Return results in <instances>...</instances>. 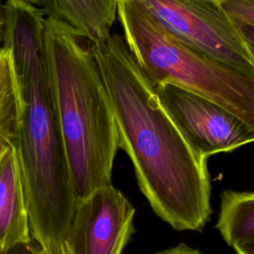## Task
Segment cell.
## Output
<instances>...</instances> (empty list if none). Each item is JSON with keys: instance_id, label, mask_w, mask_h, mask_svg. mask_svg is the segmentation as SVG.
<instances>
[{"instance_id": "obj_14", "label": "cell", "mask_w": 254, "mask_h": 254, "mask_svg": "<svg viewBox=\"0 0 254 254\" xmlns=\"http://www.w3.org/2000/svg\"><path fill=\"white\" fill-rule=\"evenodd\" d=\"M41 250L38 244L33 241L27 244L17 245L7 251H0V254H40Z\"/></svg>"}, {"instance_id": "obj_3", "label": "cell", "mask_w": 254, "mask_h": 254, "mask_svg": "<svg viewBox=\"0 0 254 254\" xmlns=\"http://www.w3.org/2000/svg\"><path fill=\"white\" fill-rule=\"evenodd\" d=\"M44 40L51 89L76 202L110 185L119 134L90 42L46 17Z\"/></svg>"}, {"instance_id": "obj_7", "label": "cell", "mask_w": 254, "mask_h": 254, "mask_svg": "<svg viewBox=\"0 0 254 254\" xmlns=\"http://www.w3.org/2000/svg\"><path fill=\"white\" fill-rule=\"evenodd\" d=\"M135 207L112 184L76 202L65 254H122L135 230Z\"/></svg>"}, {"instance_id": "obj_1", "label": "cell", "mask_w": 254, "mask_h": 254, "mask_svg": "<svg viewBox=\"0 0 254 254\" xmlns=\"http://www.w3.org/2000/svg\"><path fill=\"white\" fill-rule=\"evenodd\" d=\"M90 47L140 190L175 230L201 231L212 214L206 160L161 106L124 38L110 34Z\"/></svg>"}, {"instance_id": "obj_12", "label": "cell", "mask_w": 254, "mask_h": 254, "mask_svg": "<svg viewBox=\"0 0 254 254\" xmlns=\"http://www.w3.org/2000/svg\"><path fill=\"white\" fill-rule=\"evenodd\" d=\"M235 23L254 26V0H218Z\"/></svg>"}, {"instance_id": "obj_8", "label": "cell", "mask_w": 254, "mask_h": 254, "mask_svg": "<svg viewBox=\"0 0 254 254\" xmlns=\"http://www.w3.org/2000/svg\"><path fill=\"white\" fill-rule=\"evenodd\" d=\"M33 241L18 156L12 148L0 163V251Z\"/></svg>"}, {"instance_id": "obj_11", "label": "cell", "mask_w": 254, "mask_h": 254, "mask_svg": "<svg viewBox=\"0 0 254 254\" xmlns=\"http://www.w3.org/2000/svg\"><path fill=\"white\" fill-rule=\"evenodd\" d=\"M20 95L12 53L0 47V131L14 145L17 143L20 121Z\"/></svg>"}, {"instance_id": "obj_2", "label": "cell", "mask_w": 254, "mask_h": 254, "mask_svg": "<svg viewBox=\"0 0 254 254\" xmlns=\"http://www.w3.org/2000/svg\"><path fill=\"white\" fill-rule=\"evenodd\" d=\"M45 18L21 0L4 2L2 46L10 49L20 95L15 146L31 235L47 254H63L76 205L51 89Z\"/></svg>"}, {"instance_id": "obj_10", "label": "cell", "mask_w": 254, "mask_h": 254, "mask_svg": "<svg viewBox=\"0 0 254 254\" xmlns=\"http://www.w3.org/2000/svg\"><path fill=\"white\" fill-rule=\"evenodd\" d=\"M215 227L230 247L254 236V191L224 190Z\"/></svg>"}, {"instance_id": "obj_6", "label": "cell", "mask_w": 254, "mask_h": 254, "mask_svg": "<svg viewBox=\"0 0 254 254\" xmlns=\"http://www.w3.org/2000/svg\"><path fill=\"white\" fill-rule=\"evenodd\" d=\"M153 88L161 106L203 159L254 142V129L214 101L172 83Z\"/></svg>"}, {"instance_id": "obj_13", "label": "cell", "mask_w": 254, "mask_h": 254, "mask_svg": "<svg viewBox=\"0 0 254 254\" xmlns=\"http://www.w3.org/2000/svg\"><path fill=\"white\" fill-rule=\"evenodd\" d=\"M233 23L237 27L239 34L244 42V45L254 63V26L235 23V22H233Z\"/></svg>"}, {"instance_id": "obj_19", "label": "cell", "mask_w": 254, "mask_h": 254, "mask_svg": "<svg viewBox=\"0 0 254 254\" xmlns=\"http://www.w3.org/2000/svg\"><path fill=\"white\" fill-rule=\"evenodd\" d=\"M40 250H41V249H40ZM40 254H44V253H43V252H42V251H41V253H40Z\"/></svg>"}, {"instance_id": "obj_4", "label": "cell", "mask_w": 254, "mask_h": 254, "mask_svg": "<svg viewBox=\"0 0 254 254\" xmlns=\"http://www.w3.org/2000/svg\"><path fill=\"white\" fill-rule=\"evenodd\" d=\"M124 40L154 86L172 83L232 112L254 129V74L184 44L137 0H117Z\"/></svg>"}, {"instance_id": "obj_9", "label": "cell", "mask_w": 254, "mask_h": 254, "mask_svg": "<svg viewBox=\"0 0 254 254\" xmlns=\"http://www.w3.org/2000/svg\"><path fill=\"white\" fill-rule=\"evenodd\" d=\"M40 6L90 43L108 38L117 18V0H40Z\"/></svg>"}, {"instance_id": "obj_16", "label": "cell", "mask_w": 254, "mask_h": 254, "mask_svg": "<svg viewBox=\"0 0 254 254\" xmlns=\"http://www.w3.org/2000/svg\"><path fill=\"white\" fill-rule=\"evenodd\" d=\"M232 248L236 254H254V236L236 243Z\"/></svg>"}, {"instance_id": "obj_17", "label": "cell", "mask_w": 254, "mask_h": 254, "mask_svg": "<svg viewBox=\"0 0 254 254\" xmlns=\"http://www.w3.org/2000/svg\"><path fill=\"white\" fill-rule=\"evenodd\" d=\"M12 148H14V145L11 140L0 131V163Z\"/></svg>"}, {"instance_id": "obj_5", "label": "cell", "mask_w": 254, "mask_h": 254, "mask_svg": "<svg viewBox=\"0 0 254 254\" xmlns=\"http://www.w3.org/2000/svg\"><path fill=\"white\" fill-rule=\"evenodd\" d=\"M173 37L254 74L239 31L218 0H137Z\"/></svg>"}, {"instance_id": "obj_15", "label": "cell", "mask_w": 254, "mask_h": 254, "mask_svg": "<svg viewBox=\"0 0 254 254\" xmlns=\"http://www.w3.org/2000/svg\"><path fill=\"white\" fill-rule=\"evenodd\" d=\"M154 254H202L198 249L192 248L185 243H180L174 247L156 252Z\"/></svg>"}, {"instance_id": "obj_18", "label": "cell", "mask_w": 254, "mask_h": 254, "mask_svg": "<svg viewBox=\"0 0 254 254\" xmlns=\"http://www.w3.org/2000/svg\"><path fill=\"white\" fill-rule=\"evenodd\" d=\"M21 1H24V2L30 3V4L35 5V6H37V7L40 5V0H21Z\"/></svg>"}]
</instances>
